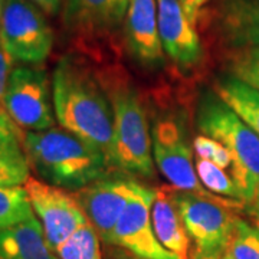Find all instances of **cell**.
<instances>
[{
    "label": "cell",
    "mask_w": 259,
    "mask_h": 259,
    "mask_svg": "<svg viewBox=\"0 0 259 259\" xmlns=\"http://www.w3.org/2000/svg\"><path fill=\"white\" fill-rule=\"evenodd\" d=\"M52 100L59 125L100 148L117 170L110 97L101 76L82 56L66 54L59 58L52 72Z\"/></svg>",
    "instance_id": "obj_1"
},
{
    "label": "cell",
    "mask_w": 259,
    "mask_h": 259,
    "mask_svg": "<svg viewBox=\"0 0 259 259\" xmlns=\"http://www.w3.org/2000/svg\"><path fill=\"white\" fill-rule=\"evenodd\" d=\"M23 151L39 180L72 193L114 170L100 148L62 127L25 131Z\"/></svg>",
    "instance_id": "obj_2"
},
{
    "label": "cell",
    "mask_w": 259,
    "mask_h": 259,
    "mask_svg": "<svg viewBox=\"0 0 259 259\" xmlns=\"http://www.w3.org/2000/svg\"><path fill=\"white\" fill-rule=\"evenodd\" d=\"M196 128L229 150L232 177L241 190L242 202L246 207L259 187V136L214 91L200 94L196 105Z\"/></svg>",
    "instance_id": "obj_3"
},
{
    "label": "cell",
    "mask_w": 259,
    "mask_h": 259,
    "mask_svg": "<svg viewBox=\"0 0 259 259\" xmlns=\"http://www.w3.org/2000/svg\"><path fill=\"white\" fill-rule=\"evenodd\" d=\"M114 117V157L117 170L141 177L154 176L151 133L136 87L124 75H100Z\"/></svg>",
    "instance_id": "obj_4"
},
{
    "label": "cell",
    "mask_w": 259,
    "mask_h": 259,
    "mask_svg": "<svg viewBox=\"0 0 259 259\" xmlns=\"http://www.w3.org/2000/svg\"><path fill=\"white\" fill-rule=\"evenodd\" d=\"M185 225L190 259H222L231 246L239 218L233 210L245 207L238 200L216 202L166 187Z\"/></svg>",
    "instance_id": "obj_5"
},
{
    "label": "cell",
    "mask_w": 259,
    "mask_h": 259,
    "mask_svg": "<svg viewBox=\"0 0 259 259\" xmlns=\"http://www.w3.org/2000/svg\"><path fill=\"white\" fill-rule=\"evenodd\" d=\"M0 44L16 64L42 66L52 54L54 29L29 0H6L0 16Z\"/></svg>",
    "instance_id": "obj_6"
},
{
    "label": "cell",
    "mask_w": 259,
    "mask_h": 259,
    "mask_svg": "<svg viewBox=\"0 0 259 259\" xmlns=\"http://www.w3.org/2000/svg\"><path fill=\"white\" fill-rule=\"evenodd\" d=\"M2 105L23 131H47L55 127L52 79L42 66H16L9 76Z\"/></svg>",
    "instance_id": "obj_7"
},
{
    "label": "cell",
    "mask_w": 259,
    "mask_h": 259,
    "mask_svg": "<svg viewBox=\"0 0 259 259\" xmlns=\"http://www.w3.org/2000/svg\"><path fill=\"white\" fill-rule=\"evenodd\" d=\"M151 146L154 164L170 186L209 200H232L212 194L200 183L194 167L193 147L187 141L185 125L176 117H161L156 120L151 128Z\"/></svg>",
    "instance_id": "obj_8"
},
{
    "label": "cell",
    "mask_w": 259,
    "mask_h": 259,
    "mask_svg": "<svg viewBox=\"0 0 259 259\" xmlns=\"http://www.w3.org/2000/svg\"><path fill=\"white\" fill-rule=\"evenodd\" d=\"M146 187L128 173L112 170L74 192V196L100 241L110 243L112 231L122 212Z\"/></svg>",
    "instance_id": "obj_9"
},
{
    "label": "cell",
    "mask_w": 259,
    "mask_h": 259,
    "mask_svg": "<svg viewBox=\"0 0 259 259\" xmlns=\"http://www.w3.org/2000/svg\"><path fill=\"white\" fill-rule=\"evenodd\" d=\"M197 22L228 52L259 48V0H212Z\"/></svg>",
    "instance_id": "obj_10"
},
{
    "label": "cell",
    "mask_w": 259,
    "mask_h": 259,
    "mask_svg": "<svg viewBox=\"0 0 259 259\" xmlns=\"http://www.w3.org/2000/svg\"><path fill=\"white\" fill-rule=\"evenodd\" d=\"M23 187L28 192L32 209L42 226L48 245L55 252L90 223L74 193L32 176Z\"/></svg>",
    "instance_id": "obj_11"
},
{
    "label": "cell",
    "mask_w": 259,
    "mask_h": 259,
    "mask_svg": "<svg viewBox=\"0 0 259 259\" xmlns=\"http://www.w3.org/2000/svg\"><path fill=\"white\" fill-rule=\"evenodd\" d=\"M128 0H64L65 33L81 47L115 35L125 22Z\"/></svg>",
    "instance_id": "obj_12"
},
{
    "label": "cell",
    "mask_w": 259,
    "mask_h": 259,
    "mask_svg": "<svg viewBox=\"0 0 259 259\" xmlns=\"http://www.w3.org/2000/svg\"><path fill=\"white\" fill-rule=\"evenodd\" d=\"M157 189L146 187L120 216L108 245L118 246L140 259H179L158 242L151 223V206Z\"/></svg>",
    "instance_id": "obj_13"
},
{
    "label": "cell",
    "mask_w": 259,
    "mask_h": 259,
    "mask_svg": "<svg viewBox=\"0 0 259 259\" xmlns=\"http://www.w3.org/2000/svg\"><path fill=\"white\" fill-rule=\"evenodd\" d=\"M160 40L173 64L183 72L194 69L203 59V47L196 26L179 0H156Z\"/></svg>",
    "instance_id": "obj_14"
},
{
    "label": "cell",
    "mask_w": 259,
    "mask_h": 259,
    "mask_svg": "<svg viewBox=\"0 0 259 259\" xmlns=\"http://www.w3.org/2000/svg\"><path fill=\"white\" fill-rule=\"evenodd\" d=\"M124 36L130 54L143 68L156 71L164 65L156 0H128Z\"/></svg>",
    "instance_id": "obj_15"
},
{
    "label": "cell",
    "mask_w": 259,
    "mask_h": 259,
    "mask_svg": "<svg viewBox=\"0 0 259 259\" xmlns=\"http://www.w3.org/2000/svg\"><path fill=\"white\" fill-rule=\"evenodd\" d=\"M151 223L158 242L179 259H190V243L185 225L166 186L157 189L151 206Z\"/></svg>",
    "instance_id": "obj_16"
},
{
    "label": "cell",
    "mask_w": 259,
    "mask_h": 259,
    "mask_svg": "<svg viewBox=\"0 0 259 259\" xmlns=\"http://www.w3.org/2000/svg\"><path fill=\"white\" fill-rule=\"evenodd\" d=\"M0 259H61L48 245L36 218L0 232Z\"/></svg>",
    "instance_id": "obj_17"
},
{
    "label": "cell",
    "mask_w": 259,
    "mask_h": 259,
    "mask_svg": "<svg viewBox=\"0 0 259 259\" xmlns=\"http://www.w3.org/2000/svg\"><path fill=\"white\" fill-rule=\"evenodd\" d=\"M214 93L259 136V90L226 74L214 81Z\"/></svg>",
    "instance_id": "obj_18"
},
{
    "label": "cell",
    "mask_w": 259,
    "mask_h": 259,
    "mask_svg": "<svg viewBox=\"0 0 259 259\" xmlns=\"http://www.w3.org/2000/svg\"><path fill=\"white\" fill-rule=\"evenodd\" d=\"M35 218L28 192L23 186L0 187V232Z\"/></svg>",
    "instance_id": "obj_19"
},
{
    "label": "cell",
    "mask_w": 259,
    "mask_h": 259,
    "mask_svg": "<svg viewBox=\"0 0 259 259\" xmlns=\"http://www.w3.org/2000/svg\"><path fill=\"white\" fill-rule=\"evenodd\" d=\"M196 173L203 187L212 194L242 202V194L233 177L226 173L222 167L203 158H194ZM243 203V202H242Z\"/></svg>",
    "instance_id": "obj_20"
},
{
    "label": "cell",
    "mask_w": 259,
    "mask_h": 259,
    "mask_svg": "<svg viewBox=\"0 0 259 259\" xmlns=\"http://www.w3.org/2000/svg\"><path fill=\"white\" fill-rule=\"evenodd\" d=\"M61 259H102L100 236L88 223L56 250Z\"/></svg>",
    "instance_id": "obj_21"
},
{
    "label": "cell",
    "mask_w": 259,
    "mask_h": 259,
    "mask_svg": "<svg viewBox=\"0 0 259 259\" xmlns=\"http://www.w3.org/2000/svg\"><path fill=\"white\" fill-rule=\"evenodd\" d=\"M228 74L259 90V48L228 52Z\"/></svg>",
    "instance_id": "obj_22"
},
{
    "label": "cell",
    "mask_w": 259,
    "mask_h": 259,
    "mask_svg": "<svg viewBox=\"0 0 259 259\" xmlns=\"http://www.w3.org/2000/svg\"><path fill=\"white\" fill-rule=\"evenodd\" d=\"M30 177V167L25 151L0 153V187L25 186Z\"/></svg>",
    "instance_id": "obj_23"
},
{
    "label": "cell",
    "mask_w": 259,
    "mask_h": 259,
    "mask_svg": "<svg viewBox=\"0 0 259 259\" xmlns=\"http://www.w3.org/2000/svg\"><path fill=\"white\" fill-rule=\"evenodd\" d=\"M228 253L232 259H259V226L239 219Z\"/></svg>",
    "instance_id": "obj_24"
},
{
    "label": "cell",
    "mask_w": 259,
    "mask_h": 259,
    "mask_svg": "<svg viewBox=\"0 0 259 259\" xmlns=\"http://www.w3.org/2000/svg\"><path fill=\"white\" fill-rule=\"evenodd\" d=\"M196 157L212 161L222 168H232V156L229 150L218 140L206 137L203 134L196 136L192 143Z\"/></svg>",
    "instance_id": "obj_25"
},
{
    "label": "cell",
    "mask_w": 259,
    "mask_h": 259,
    "mask_svg": "<svg viewBox=\"0 0 259 259\" xmlns=\"http://www.w3.org/2000/svg\"><path fill=\"white\" fill-rule=\"evenodd\" d=\"M25 131L19 128L0 105V153L23 150Z\"/></svg>",
    "instance_id": "obj_26"
},
{
    "label": "cell",
    "mask_w": 259,
    "mask_h": 259,
    "mask_svg": "<svg viewBox=\"0 0 259 259\" xmlns=\"http://www.w3.org/2000/svg\"><path fill=\"white\" fill-rule=\"evenodd\" d=\"M15 64L16 62L10 58L9 54L3 49L2 44H0V105L3 102V97H5V91L8 87L10 74L15 69Z\"/></svg>",
    "instance_id": "obj_27"
},
{
    "label": "cell",
    "mask_w": 259,
    "mask_h": 259,
    "mask_svg": "<svg viewBox=\"0 0 259 259\" xmlns=\"http://www.w3.org/2000/svg\"><path fill=\"white\" fill-rule=\"evenodd\" d=\"M185 9L187 18L190 19V22L194 26H197V19L199 15L207 3H210L212 0H179Z\"/></svg>",
    "instance_id": "obj_28"
},
{
    "label": "cell",
    "mask_w": 259,
    "mask_h": 259,
    "mask_svg": "<svg viewBox=\"0 0 259 259\" xmlns=\"http://www.w3.org/2000/svg\"><path fill=\"white\" fill-rule=\"evenodd\" d=\"M29 2H32L48 16H56L62 10V5H64V0H29Z\"/></svg>",
    "instance_id": "obj_29"
},
{
    "label": "cell",
    "mask_w": 259,
    "mask_h": 259,
    "mask_svg": "<svg viewBox=\"0 0 259 259\" xmlns=\"http://www.w3.org/2000/svg\"><path fill=\"white\" fill-rule=\"evenodd\" d=\"M246 207H248V210H249V213L252 216H255L256 219H259V187L258 190H256V193H255L253 200H252Z\"/></svg>",
    "instance_id": "obj_30"
},
{
    "label": "cell",
    "mask_w": 259,
    "mask_h": 259,
    "mask_svg": "<svg viewBox=\"0 0 259 259\" xmlns=\"http://www.w3.org/2000/svg\"><path fill=\"white\" fill-rule=\"evenodd\" d=\"M110 259H140L137 258V256H134L133 253H130V252H127V250H121V252H114L111 256H110Z\"/></svg>",
    "instance_id": "obj_31"
},
{
    "label": "cell",
    "mask_w": 259,
    "mask_h": 259,
    "mask_svg": "<svg viewBox=\"0 0 259 259\" xmlns=\"http://www.w3.org/2000/svg\"><path fill=\"white\" fill-rule=\"evenodd\" d=\"M5 2H6V0H0V16H2V12H3V6H5Z\"/></svg>",
    "instance_id": "obj_32"
},
{
    "label": "cell",
    "mask_w": 259,
    "mask_h": 259,
    "mask_svg": "<svg viewBox=\"0 0 259 259\" xmlns=\"http://www.w3.org/2000/svg\"><path fill=\"white\" fill-rule=\"evenodd\" d=\"M222 259H232V256H231V255H229V253H226V255H225V256H223Z\"/></svg>",
    "instance_id": "obj_33"
}]
</instances>
